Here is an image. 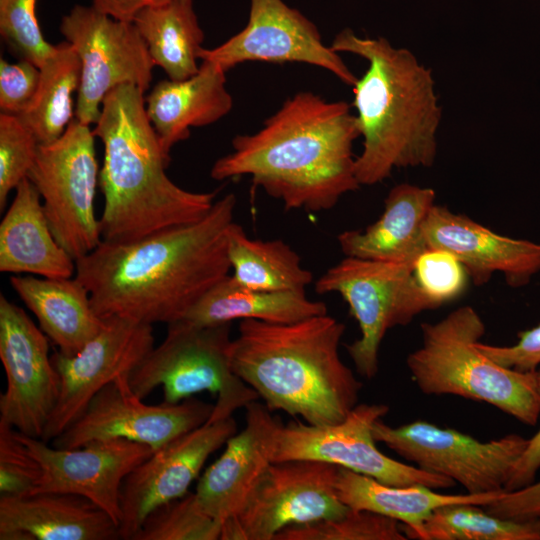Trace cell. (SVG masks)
<instances>
[{"mask_svg": "<svg viewBox=\"0 0 540 540\" xmlns=\"http://www.w3.org/2000/svg\"><path fill=\"white\" fill-rule=\"evenodd\" d=\"M245 409L244 429L227 440L225 450L200 477L195 491L203 511L221 523L240 510L272 463L282 425L257 400Z\"/></svg>", "mask_w": 540, "mask_h": 540, "instance_id": "21", "label": "cell"}, {"mask_svg": "<svg viewBox=\"0 0 540 540\" xmlns=\"http://www.w3.org/2000/svg\"><path fill=\"white\" fill-rule=\"evenodd\" d=\"M360 137L345 101L300 91L252 134L237 135L232 151L218 158L211 178L247 175L286 210L319 212L360 188L353 143Z\"/></svg>", "mask_w": 540, "mask_h": 540, "instance_id": "2", "label": "cell"}, {"mask_svg": "<svg viewBox=\"0 0 540 540\" xmlns=\"http://www.w3.org/2000/svg\"><path fill=\"white\" fill-rule=\"evenodd\" d=\"M537 385L540 392V367L535 371ZM540 470V429L528 439L527 446L518 459L511 476L506 484L505 491H512L529 485L535 481Z\"/></svg>", "mask_w": 540, "mask_h": 540, "instance_id": "42", "label": "cell"}, {"mask_svg": "<svg viewBox=\"0 0 540 540\" xmlns=\"http://www.w3.org/2000/svg\"><path fill=\"white\" fill-rule=\"evenodd\" d=\"M155 66L170 80H184L198 72L205 35L193 0H172L139 12L133 20Z\"/></svg>", "mask_w": 540, "mask_h": 540, "instance_id": "29", "label": "cell"}, {"mask_svg": "<svg viewBox=\"0 0 540 540\" xmlns=\"http://www.w3.org/2000/svg\"><path fill=\"white\" fill-rule=\"evenodd\" d=\"M236 432L233 417L206 422L153 451L134 468L122 485L119 538L132 540L155 508L187 494L208 457Z\"/></svg>", "mask_w": 540, "mask_h": 540, "instance_id": "19", "label": "cell"}, {"mask_svg": "<svg viewBox=\"0 0 540 540\" xmlns=\"http://www.w3.org/2000/svg\"><path fill=\"white\" fill-rule=\"evenodd\" d=\"M435 191L408 183L394 186L384 201L380 218L364 230H346L337 237L345 256L415 263L428 248L425 221L435 205Z\"/></svg>", "mask_w": 540, "mask_h": 540, "instance_id": "24", "label": "cell"}, {"mask_svg": "<svg viewBox=\"0 0 540 540\" xmlns=\"http://www.w3.org/2000/svg\"><path fill=\"white\" fill-rule=\"evenodd\" d=\"M41 474L39 462L18 431L0 421V496L30 494Z\"/></svg>", "mask_w": 540, "mask_h": 540, "instance_id": "38", "label": "cell"}, {"mask_svg": "<svg viewBox=\"0 0 540 540\" xmlns=\"http://www.w3.org/2000/svg\"><path fill=\"white\" fill-rule=\"evenodd\" d=\"M59 30L76 51L81 80L75 119L92 126L107 94L122 84L146 92L155 66L133 22L117 20L92 5L76 4L61 18Z\"/></svg>", "mask_w": 540, "mask_h": 540, "instance_id": "12", "label": "cell"}, {"mask_svg": "<svg viewBox=\"0 0 540 540\" xmlns=\"http://www.w3.org/2000/svg\"><path fill=\"white\" fill-rule=\"evenodd\" d=\"M483 508L492 515L540 527V480L505 491Z\"/></svg>", "mask_w": 540, "mask_h": 540, "instance_id": "41", "label": "cell"}, {"mask_svg": "<svg viewBox=\"0 0 540 540\" xmlns=\"http://www.w3.org/2000/svg\"><path fill=\"white\" fill-rule=\"evenodd\" d=\"M40 81V68L27 59L0 60L1 113L20 116L32 103Z\"/></svg>", "mask_w": 540, "mask_h": 540, "instance_id": "39", "label": "cell"}, {"mask_svg": "<svg viewBox=\"0 0 540 540\" xmlns=\"http://www.w3.org/2000/svg\"><path fill=\"white\" fill-rule=\"evenodd\" d=\"M336 492L350 509L368 510L393 518L402 523L408 538L419 540H428L424 524L435 509L453 504L485 506L501 494L451 495L420 484L392 486L340 466Z\"/></svg>", "mask_w": 540, "mask_h": 540, "instance_id": "27", "label": "cell"}, {"mask_svg": "<svg viewBox=\"0 0 540 540\" xmlns=\"http://www.w3.org/2000/svg\"><path fill=\"white\" fill-rule=\"evenodd\" d=\"M95 138L91 126L74 118L56 141L39 144L27 176L41 196L54 237L75 261L102 242L95 212L100 171Z\"/></svg>", "mask_w": 540, "mask_h": 540, "instance_id": "9", "label": "cell"}, {"mask_svg": "<svg viewBox=\"0 0 540 540\" xmlns=\"http://www.w3.org/2000/svg\"><path fill=\"white\" fill-rule=\"evenodd\" d=\"M331 49L360 56L368 68L353 86L363 148L355 160L359 184L375 185L394 169L431 167L442 110L432 71L406 48L383 37H359L346 28Z\"/></svg>", "mask_w": 540, "mask_h": 540, "instance_id": "5", "label": "cell"}, {"mask_svg": "<svg viewBox=\"0 0 540 540\" xmlns=\"http://www.w3.org/2000/svg\"><path fill=\"white\" fill-rule=\"evenodd\" d=\"M93 133L104 151L99 171L102 241H134L199 221L212 208L216 191H189L168 177L171 158L147 117L144 92L136 86L122 84L107 94Z\"/></svg>", "mask_w": 540, "mask_h": 540, "instance_id": "3", "label": "cell"}, {"mask_svg": "<svg viewBox=\"0 0 540 540\" xmlns=\"http://www.w3.org/2000/svg\"><path fill=\"white\" fill-rule=\"evenodd\" d=\"M226 71L209 61L184 80L159 81L145 98L147 117L165 154L190 136L192 127L213 124L226 116L233 99L226 88Z\"/></svg>", "mask_w": 540, "mask_h": 540, "instance_id": "23", "label": "cell"}, {"mask_svg": "<svg viewBox=\"0 0 540 540\" xmlns=\"http://www.w3.org/2000/svg\"><path fill=\"white\" fill-rule=\"evenodd\" d=\"M103 319L101 330L76 354L56 351L51 356L61 388L40 438L46 443L70 426L103 387L129 374L154 348L151 324L123 316Z\"/></svg>", "mask_w": 540, "mask_h": 540, "instance_id": "16", "label": "cell"}, {"mask_svg": "<svg viewBox=\"0 0 540 540\" xmlns=\"http://www.w3.org/2000/svg\"><path fill=\"white\" fill-rule=\"evenodd\" d=\"M424 527L428 540H540L538 525L500 518L474 504L439 507Z\"/></svg>", "mask_w": 540, "mask_h": 540, "instance_id": "32", "label": "cell"}, {"mask_svg": "<svg viewBox=\"0 0 540 540\" xmlns=\"http://www.w3.org/2000/svg\"><path fill=\"white\" fill-rule=\"evenodd\" d=\"M424 236L428 247L453 254L476 286L498 272L510 287L519 288L540 273V243L500 235L445 206H433Z\"/></svg>", "mask_w": 540, "mask_h": 540, "instance_id": "20", "label": "cell"}, {"mask_svg": "<svg viewBox=\"0 0 540 540\" xmlns=\"http://www.w3.org/2000/svg\"><path fill=\"white\" fill-rule=\"evenodd\" d=\"M421 344L408 354L411 379L425 395H454L488 403L525 425L540 417L535 371L504 367L478 347L486 327L471 306H461L441 320L422 323Z\"/></svg>", "mask_w": 540, "mask_h": 540, "instance_id": "6", "label": "cell"}, {"mask_svg": "<svg viewBox=\"0 0 540 540\" xmlns=\"http://www.w3.org/2000/svg\"><path fill=\"white\" fill-rule=\"evenodd\" d=\"M345 328L327 314L287 324L240 320L231 368L270 411L313 425L339 423L363 386L339 355Z\"/></svg>", "mask_w": 540, "mask_h": 540, "instance_id": "4", "label": "cell"}, {"mask_svg": "<svg viewBox=\"0 0 540 540\" xmlns=\"http://www.w3.org/2000/svg\"><path fill=\"white\" fill-rule=\"evenodd\" d=\"M373 436L414 466L447 477L470 494L505 492L528 443L514 433L482 442L425 420L392 427L379 419L373 426Z\"/></svg>", "mask_w": 540, "mask_h": 540, "instance_id": "10", "label": "cell"}, {"mask_svg": "<svg viewBox=\"0 0 540 540\" xmlns=\"http://www.w3.org/2000/svg\"><path fill=\"white\" fill-rule=\"evenodd\" d=\"M227 253L233 278L241 285L266 291H305L313 274L281 239H251L234 221L227 232Z\"/></svg>", "mask_w": 540, "mask_h": 540, "instance_id": "30", "label": "cell"}, {"mask_svg": "<svg viewBox=\"0 0 540 540\" xmlns=\"http://www.w3.org/2000/svg\"><path fill=\"white\" fill-rule=\"evenodd\" d=\"M338 468L318 460L272 462L240 510L222 523L220 540H275L289 526L344 515L349 507L336 492Z\"/></svg>", "mask_w": 540, "mask_h": 540, "instance_id": "11", "label": "cell"}, {"mask_svg": "<svg viewBox=\"0 0 540 540\" xmlns=\"http://www.w3.org/2000/svg\"><path fill=\"white\" fill-rule=\"evenodd\" d=\"M388 412V405L363 403L336 424L282 423L272 462L318 460L392 486L420 484L435 490L453 487L456 484L453 480L399 462L377 448L373 426Z\"/></svg>", "mask_w": 540, "mask_h": 540, "instance_id": "13", "label": "cell"}, {"mask_svg": "<svg viewBox=\"0 0 540 540\" xmlns=\"http://www.w3.org/2000/svg\"><path fill=\"white\" fill-rule=\"evenodd\" d=\"M322 314H327L326 304L308 299L305 291L251 289L228 275L202 296L183 319L201 325L244 319L287 324Z\"/></svg>", "mask_w": 540, "mask_h": 540, "instance_id": "28", "label": "cell"}, {"mask_svg": "<svg viewBox=\"0 0 540 540\" xmlns=\"http://www.w3.org/2000/svg\"><path fill=\"white\" fill-rule=\"evenodd\" d=\"M399 521L368 510L350 509L342 516L289 526L275 540H406Z\"/></svg>", "mask_w": 540, "mask_h": 540, "instance_id": "34", "label": "cell"}, {"mask_svg": "<svg viewBox=\"0 0 540 540\" xmlns=\"http://www.w3.org/2000/svg\"><path fill=\"white\" fill-rule=\"evenodd\" d=\"M231 323L201 325L186 319L169 323L165 339L129 373L132 391L143 399L161 386L164 402L171 404L209 392L216 403L207 422L232 417L258 400L231 368Z\"/></svg>", "mask_w": 540, "mask_h": 540, "instance_id": "7", "label": "cell"}, {"mask_svg": "<svg viewBox=\"0 0 540 540\" xmlns=\"http://www.w3.org/2000/svg\"><path fill=\"white\" fill-rule=\"evenodd\" d=\"M81 63L66 40L55 45L54 52L40 67V81L28 109L18 116L39 144L60 138L75 118L73 94L78 92Z\"/></svg>", "mask_w": 540, "mask_h": 540, "instance_id": "31", "label": "cell"}, {"mask_svg": "<svg viewBox=\"0 0 540 540\" xmlns=\"http://www.w3.org/2000/svg\"><path fill=\"white\" fill-rule=\"evenodd\" d=\"M0 359L7 388L0 395V421L41 438L60 396V378L48 337L26 312L0 295Z\"/></svg>", "mask_w": 540, "mask_h": 540, "instance_id": "15", "label": "cell"}, {"mask_svg": "<svg viewBox=\"0 0 540 540\" xmlns=\"http://www.w3.org/2000/svg\"><path fill=\"white\" fill-rule=\"evenodd\" d=\"M10 284L35 315L40 329L65 355L80 351L104 325L89 291L75 276H12Z\"/></svg>", "mask_w": 540, "mask_h": 540, "instance_id": "26", "label": "cell"}, {"mask_svg": "<svg viewBox=\"0 0 540 540\" xmlns=\"http://www.w3.org/2000/svg\"><path fill=\"white\" fill-rule=\"evenodd\" d=\"M414 265L345 256L315 282L318 294L341 295L358 322L360 337L346 350L366 379L377 375L386 332L434 309L416 281Z\"/></svg>", "mask_w": 540, "mask_h": 540, "instance_id": "8", "label": "cell"}, {"mask_svg": "<svg viewBox=\"0 0 540 540\" xmlns=\"http://www.w3.org/2000/svg\"><path fill=\"white\" fill-rule=\"evenodd\" d=\"M477 347L496 363L522 372L540 367V324L518 334V341L510 346H497L479 341Z\"/></svg>", "mask_w": 540, "mask_h": 540, "instance_id": "40", "label": "cell"}, {"mask_svg": "<svg viewBox=\"0 0 540 540\" xmlns=\"http://www.w3.org/2000/svg\"><path fill=\"white\" fill-rule=\"evenodd\" d=\"M124 374L103 387L83 413L52 440L57 448H77L92 441L121 438L153 451L205 424L214 404L194 397L179 403L145 404Z\"/></svg>", "mask_w": 540, "mask_h": 540, "instance_id": "14", "label": "cell"}, {"mask_svg": "<svg viewBox=\"0 0 540 540\" xmlns=\"http://www.w3.org/2000/svg\"><path fill=\"white\" fill-rule=\"evenodd\" d=\"M0 271L45 278L75 276L76 261L54 237L41 196L25 178L0 223Z\"/></svg>", "mask_w": 540, "mask_h": 540, "instance_id": "25", "label": "cell"}, {"mask_svg": "<svg viewBox=\"0 0 540 540\" xmlns=\"http://www.w3.org/2000/svg\"><path fill=\"white\" fill-rule=\"evenodd\" d=\"M414 275L434 309L457 298L463 292L468 277L465 268L453 254L430 247L417 258Z\"/></svg>", "mask_w": 540, "mask_h": 540, "instance_id": "37", "label": "cell"}, {"mask_svg": "<svg viewBox=\"0 0 540 540\" xmlns=\"http://www.w3.org/2000/svg\"><path fill=\"white\" fill-rule=\"evenodd\" d=\"M18 433L42 470L31 493L62 492L86 497L119 526L123 482L152 454L149 446L115 438L65 449L48 446L40 438Z\"/></svg>", "mask_w": 540, "mask_h": 540, "instance_id": "18", "label": "cell"}, {"mask_svg": "<svg viewBox=\"0 0 540 540\" xmlns=\"http://www.w3.org/2000/svg\"><path fill=\"white\" fill-rule=\"evenodd\" d=\"M170 1L172 0H91V5L117 20L133 22L142 10Z\"/></svg>", "mask_w": 540, "mask_h": 540, "instance_id": "43", "label": "cell"}, {"mask_svg": "<svg viewBox=\"0 0 540 540\" xmlns=\"http://www.w3.org/2000/svg\"><path fill=\"white\" fill-rule=\"evenodd\" d=\"M198 57L226 72L250 61L299 62L325 69L352 87L358 80L339 53L323 43L316 25L283 0H250L246 26L214 48L202 47Z\"/></svg>", "mask_w": 540, "mask_h": 540, "instance_id": "17", "label": "cell"}, {"mask_svg": "<svg viewBox=\"0 0 540 540\" xmlns=\"http://www.w3.org/2000/svg\"><path fill=\"white\" fill-rule=\"evenodd\" d=\"M222 523L203 511L195 492L164 503L144 520L132 540H217Z\"/></svg>", "mask_w": 540, "mask_h": 540, "instance_id": "33", "label": "cell"}, {"mask_svg": "<svg viewBox=\"0 0 540 540\" xmlns=\"http://www.w3.org/2000/svg\"><path fill=\"white\" fill-rule=\"evenodd\" d=\"M1 540H113L119 526L86 497L62 492L0 496Z\"/></svg>", "mask_w": 540, "mask_h": 540, "instance_id": "22", "label": "cell"}, {"mask_svg": "<svg viewBox=\"0 0 540 540\" xmlns=\"http://www.w3.org/2000/svg\"><path fill=\"white\" fill-rule=\"evenodd\" d=\"M36 5L37 0H0V35L19 59H27L40 68L55 45L44 38Z\"/></svg>", "mask_w": 540, "mask_h": 540, "instance_id": "35", "label": "cell"}, {"mask_svg": "<svg viewBox=\"0 0 540 540\" xmlns=\"http://www.w3.org/2000/svg\"><path fill=\"white\" fill-rule=\"evenodd\" d=\"M236 203L229 193L199 221L130 242L102 241L76 260L75 277L89 291L96 313L151 325L183 319L229 275L227 232Z\"/></svg>", "mask_w": 540, "mask_h": 540, "instance_id": "1", "label": "cell"}, {"mask_svg": "<svg viewBox=\"0 0 540 540\" xmlns=\"http://www.w3.org/2000/svg\"><path fill=\"white\" fill-rule=\"evenodd\" d=\"M39 143L18 116L0 114V209L32 168Z\"/></svg>", "mask_w": 540, "mask_h": 540, "instance_id": "36", "label": "cell"}]
</instances>
